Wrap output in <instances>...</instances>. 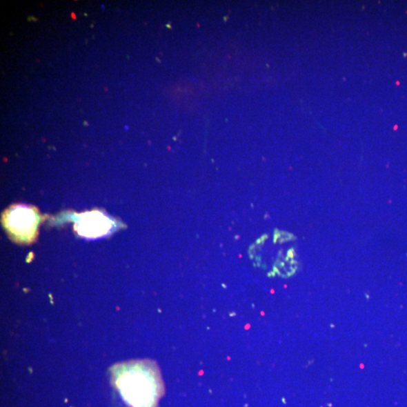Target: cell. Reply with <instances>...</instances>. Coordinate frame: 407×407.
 Wrapping results in <instances>:
<instances>
[{"label":"cell","mask_w":407,"mask_h":407,"mask_svg":"<svg viewBox=\"0 0 407 407\" xmlns=\"http://www.w3.org/2000/svg\"><path fill=\"white\" fill-rule=\"evenodd\" d=\"M111 382L129 407H157L166 393L159 366L151 360L117 363L110 368Z\"/></svg>","instance_id":"cell-1"},{"label":"cell","mask_w":407,"mask_h":407,"mask_svg":"<svg viewBox=\"0 0 407 407\" xmlns=\"http://www.w3.org/2000/svg\"><path fill=\"white\" fill-rule=\"evenodd\" d=\"M3 222L15 240L29 242L34 240L37 235L39 216L34 208L16 206L7 211Z\"/></svg>","instance_id":"cell-2"},{"label":"cell","mask_w":407,"mask_h":407,"mask_svg":"<svg viewBox=\"0 0 407 407\" xmlns=\"http://www.w3.org/2000/svg\"><path fill=\"white\" fill-rule=\"evenodd\" d=\"M112 228L110 219L99 210L80 215L76 222L77 232L88 239H97L108 235Z\"/></svg>","instance_id":"cell-3"}]
</instances>
